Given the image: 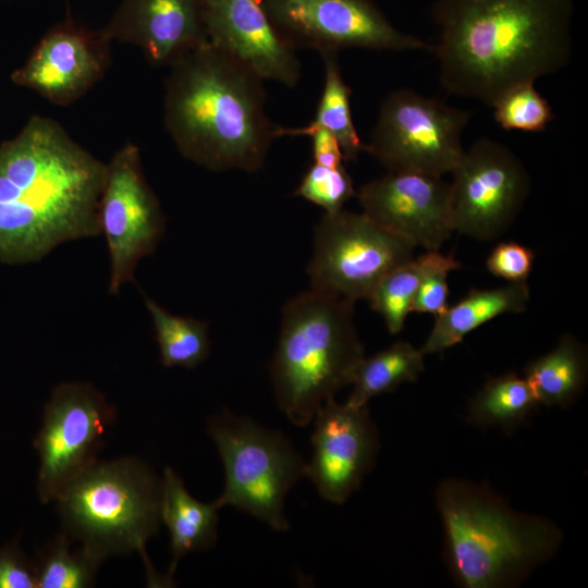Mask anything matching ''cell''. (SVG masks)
Segmentation results:
<instances>
[{"label":"cell","instance_id":"obj_1","mask_svg":"<svg viewBox=\"0 0 588 588\" xmlns=\"http://www.w3.org/2000/svg\"><path fill=\"white\" fill-rule=\"evenodd\" d=\"M106 163L56 120L33 115L0 144V261H40L66 242L100 234Z\"/></svg>","mask_w":588,"mask_h":588},{"label":"cell","instance_id":"obj_2","mask_svg":"<svg viewBox=\"0 0 588 588\" xmlns=\"http://www.w3.org/2000/svg\"><path fill=\"white\" fill-rule=\"evenodd\" d=\"M442 87L487 106L568 65L574 0H436Z\"/></svg>","mask_w":588,"mask_h":588},{"label":"cell","instance_id":"obj_3","mask_svg":"<svg viewBox=\"0 0 588 588\" xmlns=\"http://www.w3.org/2000/svg\"><path fill=\"white\" fill-rule=\"evenodd\" d=\"M168 68L163 122L180 154L211 171L261 168L278 138L264 79L209 41Z\"/></svg>","mask_w":588,"mask_h":588},{"label":"cell","instance_id":"obj_4","mask_svg":"<svg viewBox=\"0 0 588 588\" xmlns=\"http://www.w3.org/2000/svg\"><path fill=\"white\" fill-rule=\"evenodd\" d=\"M446 558L464 588L515 587L559 550L550 519L513 510L489 487L443 480L436 490Z\"/></svg>","mask_w":588,"mask_h":588},{"label":"cell","instance_id":"obj_5","mask_svg":"<svg viewBox=\"0 0 588 588\" xmlns=\"http://www.w3.org/2000/svg\"><path fill=\"white\" fill-rule=\"evenodd\" d=\"M354 302L310 289L289 299L270 373L279 409L305 427L319 407L352 384L364 346Z\"/></svg>","mask_w":588,"mask_h":588},{"label":"cell","instance_id":"obj_6","mask_svg":"<svg viewBox=\"0 0 588 588\" xmlns=\"http://www.w3.org/2000/svg\"><path fill=\"white\" fill-rule=\"evenodd\" d=\"M161 479L138 458L97 462L54 501L62 532L101 562L137 551L149 583L164 584L146 554L161 523Z\"/></svg>","mask_w":588,"mask_h":588},{"label":"cell","instance_id":"obj_7","mask_svg":"<svg viewBox=\"0 0 588 588\" xmlns=\"http://www.w3.org/2000/svg\"><path fill=\"white\" fill-rule=\"evenodd\" d=\"M208 433L225 473L216 506L236 507L273 530L286 531L290 522L284 499L293 485L306 477L307 463L302 455L282 433L229 411L209 419Z\"/></svg>","mask_w":588,"mask_h":588},{"label":"cell","instance_id":"obj_8","mask_svg":"<svg viewBox=\"0 0 588 588\" xmlns=\"http://www.w3.org/2000/svg\"><path fill=\"white\" fill-rule=\"evenodd\" d=\"M470 113L412 89H397L382 101L365 151L388 172L436 176L451 173L464 148Z\"/></svg>","mask_w":588,"mask_h":588},{"label":"cell","instance_id":"obj_9","mask_svg":"<svg viewBox=\"0 0 588 588\" xmlns=\"http://www.w3.org/2000/svg\"><path fill=\"white\" fill-rule=\"evenodd\" d=\"M414 249L363 212H324L307 269L310 289L352 302L368 299L387 273L413 258Z\"/></svg>","mask_w":588,"mask_h":588},{"label":"cell","instance_id":"obj_10","mask_svg":"<svg viewBox=\"0 0 588 588\" xmlns=\"http://www.w3.org/2000/svg\"><path fill=\"white\" fill-rule=\"evenodd\" d=\"M114 418V407L88 382H63L53 389L34 441L42 503L56 501L98 462L103 434Z\"/></svg>","mask_w":588,"mask_h":588},{"label":"cell","instance_id":"obj_11","mask_svg":"<svg viewBox=\"0 0 588 588\" xmlns=\"http://www.w3.org/2000/svg\"><path fill=\"white\" fill-rule=\"evenodd\" d=\"M100 234L110 257L109 293L135 281L144 257L157 248L166 226L158 197L144 174L137 145L126 143L106 163L99 204Z\"/></svg>","mask_w":588,"mask_h":588},{"label":"cell","instance_id":"obj_12","mask_svg":"<svg viewBox=\"0 0 588 588\" xmlns=\"http://www.w3.org/2000/svg\"><path fill=\"white\" fill-rule=\"evenodd\" d=\"M451 174L453 230L479 241L501 236L530 192L523 161L507 146L487 137L464 149Z\"/></svg>","mask_w":588,"mask_h":588},{"label":"cell","instance_id":"obj_13","mask_svg":"<svg viewBox=\"0 0 588 588\" xmlns=\"http://www.w3.org/2000/svg\"><path fill=\"white\" fill-rule=\"evenodd\" d=\"M261 1L278 33L295 50H431V45L395 27L372 0Z\"/></svg>","mask_w":588,"mask_h":588},{"label":"cell","instance_id":"obj_14","mask_svg":"<svg viewBox=\"0 0 588 588\" xmlns=\"http://www.w3.org/2000/svg\"><path fill=\"white\" fill-rule=\"evenodd\" d=\"M111 44L101 28L89 30L68 15L46 32L11 79L53 105L70 106L102 79Z\"/></svg>","mask_w":588,"mask_h":588},{"label":"cell","instance_id":"obj_15","mask_svg":"<svg viewBox=\"0 0 588 588\" xmlns=\"http://www.w3.org/2000/svg\"><path fill=\"white\" fill-rule=\"evenodd\" d=\"M356 197L363 213L415 248L440 250L454 232L443 176L388 172L364 184Z\"/></svg>","mask_w":588,"mask_h":588},{"label":"cell","instance_id":"obj_16","mask_svg":"<svg viewBox=\"0 0 588 588\" xmlns=\"http://www.w3.org/2000/svg\"><path fill=\"white\" fill-rule=\"evenodd\" d=\"M308 477L327 501L341 504L373 467L379 449L376 426L367 406L355 407L334 397L317 411Z\"/></svg>","mask_w":588,"mask_h":588},{"label":"cell","instance_id":"obj_17","mask_svg":"<svg viewBox=\"0 0 588 588\" xmlns=\"http://www.w3.org/2000/svg\"><path fill=\"white\" fill-rule=\"evenodd\" d=\"M208 41L264 81L294 87L301 77L295 49L278 33L261 0H201Z\"/></svg>","mask_w":588,"mask_h":588},{"label":"cell","instance_id":"obj_18","mask_svg":"<svg viewBox=\"0 0 588 588\" xmlns=\"http://www.w3.org/2000/svg\"><path fill=\"white\" fill-rule=\"evenodd\" d=\"M101 29L112 41L138 47L157 66L208 41L201 0H122Z\"/></svg>","mask_w":588,"mask_h":588},{"label":"cell","instance_id":"obj_19","mask_svg":"<svg viewBox=\"0 0 588 588\" xmlns=\"http://www.w3.org/2000/svg\"><path fill=\"white\" fill-rule=\"evenodd\" d=\"M529 299L530 290L526 281L509 282L497 289H474L436 316L433 327L420 350L425 355L441 353L500 315L523 313Z\"/></svg>","mask_w":588,"mask_h":588},{"label":"cell","instance_id":"obj_20","mask_svg":"<svg viewBox=\"0 0 588 588\" xmlns=\"http://www.w3.org/2000/svg\"><path fill=\"white\" fill-rule=\"evenodd\" d=\"M161 483L160 516L170 535L172 562L168 576L171 578L185 554L215 544L219 509L215 503L206 504L196 500L171 467H166Z\"/></svg>","mask_w":588,"mask_h":588},{"label":"cell","instance_id":"obj_21","mask_svg":"<svg viewBox=\"0 0 588 588\" xmlns=\"http://www.w3.org/2000/svg\"><path fill=\"white\" fill-rule=\"evenodd\" d=\"M587 352L572 334L560 338L549 353L530 362L524 378L539 405L567 407L587 382Z\"/></svg>","mask_w":588,"mask_h":588},{"label":"cell","instance_id":"obj_22","mask_svg":"<svg viewBox=\"0 0 588 588\" xmlns=\"http://www.w3.org/2000/svg\"><path fill=\"white\" fill-rule=\"evenodd\" d=\"M425 369V354L408 342L399 341L358 365L346 401L355 407L367 406L378 395L390 393L402 383L414 382Z\"/></svg>","mask_w":588,"mask_h":588},{"label":"cell","instance_id":"obj_23","mask_svg":"<svg viewBox=\"0 0 588 588\" xmlns=\"http://www.w3.org/2000/svg\"><path fill=\"white\" fill-rule=\"evenodd\" d=\"M539 403L524 377L507 372L489 379L473 397L468 421L478 427L513 430L522 425Z\"/></svg>","mask_w":588,"mask_h":588},{"label":"cell","instance_id":"obj_24","mask_svg":"<svg viewBox=\"0 0 588 588\" xmlns=\"http://www.w3.org/2000/svg\"><path fill=\"white\" fill-rule=\"evenodd\" d=\"M164 367L195 368L210 352L208 323L173 315L143 293Z\"/></svg>","mask_w":588,"mask_h":588},{"label":"cell","instance_id":"obj_25","mask_svg":"<svg viewBox=\"0 0 588 588\" xmlns=\"http://www.w3.org/2000/svg\"><path fill=\"white\" fill-rule=\"evenodd\" d=\"M324 65V84L315 119L308 128H324L338 139L345 161L355 160L365 144L362 142L351 111V88L343 78L335 51L321 52Z\"/></svg>","mask_w":588,"mask_h":588},{"label":"cell","instance_id":"obj_26","mask_svg":"<svg viewBox=\"0 0 588 588\" xmlns=\"http://www.w3.org/2000/svg\"><path fill=\"white\" fill-rule=\"evenodd\" d=\"M59 534L41 550L35 563L37 588H86L94 586L102 563L83 547Z\"/></svg>","mask_w":588,"mask_h":588},{"label":"cell","instance_id":"obj_27","mask_svg":"<svg viewBox=\"0 0 588 588\" xmlns=\"http://www.w3.org/2000/svg\"><path fill=\"white\" fill-rule=\"evenodd\" d=\"M426 269L425 253L387 273L367 299L384 320L388 331H402Z\"/></svg>","mask_w":588,"mask_h":588},{"label":"cell","instance_id":"obj_28","mask_svg":"<svg viewBox=\"0 0 588 588\" xmlns=\"http://www.w3.org/2000/svg\"><path fill=\"white\" fill-rule=\"evenodd\" d=\"M491 107L495 122L504 130L540 132L554 119L550 103L530 82L511 87Z\"/></svg>","mask_w":588,"mask_h":588},{"label":"cell","instance_id":"obj_29","mask_svg":"<svg viewBox=\"0 0 588 588\" xmlns=\"http://www.w3.org/2000/svg\"><path fill=\"white\" fill-rule=\"evenodd\" d=\"M295 195L314 203L333 213L353 196H356L353 180L344 166L326 167L313 163L304 174Z\"/></svg>","mask_w":588,"mask_h":588},{"label":"cell","instance_id":"obj_30","mask_svg":"<svg viewBox=\"0 0 588 588\" xmlns=\"http://www.w3.org/2000/svg\"><path fill=\"white\" fill-rule=\"evenodd\" d=\"M426 269L417 290L412 311L431 314L434 317L443 313L449 304L448 274L461 267L451 255L439 250H427Z\"/></svg>","mask_w":588,"mask_h":588},{"label":"cell","instance_id":"obj_31","mask_svg":"<svg viewBox=\"0 0 588 588\" xmlns=\"http://www.w3.org/2000/svg\"><path fill=\"white\" fill-rule=\"evenodd\" d=\"M535 254L529 247L516 242L498 244L486 260L487 269L507 282L526 281L532 271Z\"/></svg>","mask_w":588,"mask_h":588},{"label":"cell","instance_id":"obj_32","mask_svg":"<svg viewBox=\"0 0 588 588\" xmlns=\"http://www.w3.org/2000/svg\"><path fill=\"white\" fill-rule=\"evenodd\" d=\"M0 588H37L35 563L17 540L0 547Z\"/></svg>","mask_w":588,"mask_h":588},{"label":"cell","instance_id":"obj_33","mask_svg":"<svg viewBox=\"0 0 588 588\" xmlns=\"http://www.w3.org/2000/svg\"><path fill=\"white\" fill-rule=\"evenodd\" d=\"M278 137L309 136L313 144L314 163L326 167L343 166L344 155L335 136L324 128L278 126Z\"/></svg>","mask_w":588,"mask_h":588}]
</instances>
